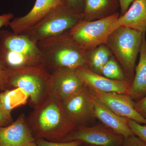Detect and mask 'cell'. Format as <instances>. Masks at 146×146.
Segmentation results:
<instances>
[{"label":"cell","mask_w":146,"mask_h":146,"mask_svg":"<svg viewBox=\"0 0 146 146\" xmlns=\"http://www.w3.org/2000/svg\"><path fill=\"white\" fill-rule=\"evenodd\" d=\"M34 109L27 120L35 138L60 142L75 127L65 115L61 102L52 94Z\"/></svg>","instance_id":"1"},{"label":"cell","mask_w":146,"mask_h":146,"mask_svg":"<svg viewBox=\"0 0 146 146\" xmlns=\"http://www.w3.org/2000/svg\"><path fill=\"white\" fill-rule=\"evenodd\" d=\"M0 60L9 71L46 65L37 43L24 33L6 30L0 31Z\"/></svg>","instance_id":"2"},{"label":"cell","mask_w":146,"mask_h":146,"mask_svg":"<svg viewBox=\"0 0 146 146\" xmlns=\"http://www.w3.org/2000/svg\"><path fill=\"white\" fill-rule=\"evenodd\" d=\"M49 70L61 68H88L85 50L78 45L68 31L37 42Z\"/></svg>","instance_id":"3"},{"label":"cell","mask_w":146,"mask_h":146,"mask_svg":"<svg viewBox=\"0 0 146 146\" xmlns=\"http://www.w3.org/2000/svg\"><path fill=\"white\" fill-rule=\"evenodd\" d=\"M143 33L120 26L109 35L106 43L122 68L126 80L131 84Z\"/></svg>","instance_id":"4"},{"label":"cell","mask_w":146,"mask_h":146,"mask_svg":"<svg viewBox=\"0 0 146 146\" xmlns=\"http://www.w3.org/2000/svg\"><path fill=\"white\" fill-rule=\"evenodd\" d=\"M8 71L9 89L23 90L28 96L33 108L49 94L50 72L46 65Z\"/></svg>","instance_id":"5"},{"label":"cell","mask_w":146,"mask_h":146,"mask_svg":"<svg viewBox=\"0 0 146 146\" xmlns=\"http://www.w3.org/2000/svg\"><path fill=\"white\" fill-rule=\"evenodd\" d=\"M117 12L106 18L93 21H82L68 31L72 39L85 51L106 44L108 36L120 27Z\"/></svg>","instance_id":"6"},{"label":"cell","mask_w":146,"mask_h":146,"mask_svg":"<svg viewBox=\"0 0 146 146\" xmlns=\"http://www.w3.org/2000/svg\"><path fill=\"white\" fill-rule=\"evenodd\" d=\"M82 20V13L65 5L50 13L24 34L37 43L67 32Z\"/></svg>","instance_id":"7"},{"label":"cell","mask_w":146,"mask_h":146,"mask_svg":"<svg viewBox=\"0 0 146 146\" xmlns=\"http://www.w3.org/2000/svg\"><path fill=\"white\" fill-rule=\"evenodd\" d=\"M124 137L103 124L76 126L60 142L80 141L99 146H121Z\"/></svg>","instance_id":"8"},{"label":"cell","mask_w":146,"mask_h":146,"mask_svg":"<svg viewBox=\"0 0 146 146\" xmlns=\"http://www.w3.org/2000/svg\"><path fill=\"white\" fill-rule=\"evenodd\" d=\"M63 111L76 126L91 125L96 119L92 97L85 86L80 91L61 102Z\"/></svg>","instance_id":"9"},{"label":"cell","mask_w":146,"mask_h":146,"mask_svg":"<svg viewBox=\"0 0 146 146\" xmlns=\"http://www.w3.org/2000/svg\"><path fill=\"white\" fill-rule=\"evenodd\" d=\"M92 96L121 117L146 125V119L134 107V100L126 94L105 93L89 89Z\"/></svg>","instance_id":"10"},{"label":"cell","mask_w":146,"mask_h":146,"mask_svg":"<svg viewBox=\"0 0 146 146\" xmlns=\"http://www.w3.org/2000/svg\"><path fill=\"white\" fill-rule=\"evenodd\" d=\"M84 86L75 69L61 68L50 72V94L61 102L80 91Z\"/></svg>","instance_id":"11"},{"label":"cell","mask_w":146,"mask_h":146,"mask_svg":"<svg viewBox=\"0 0 146 146\" xmlns=\"http://www.w3.org/2000/svg\"><path fill=\"white\" fill-rule=\"evenodd\" d=\"M66 0H36L28 13L14 18L9 26L15 33H24L50 13L66 5Z\"/></svg>","instance_id":"12"},{"label":"cell","mask_w":146,"mask_h":146,"mask_svg":"<svg viewBox=\"0 0 146 146\" xmlns=\"http://www.w3.org/2000/svg\"><path fill=\"white\" fill-rule=\"evenodd\" d=\"M35 140L24 114L9 125L0 127V146H27Z\"/></svg>","instance_id":"13"},{"label":"cell","mask_w":146,"mask_h":146,"mask_svg":"<svg viewBox=\"0 0 146 146\" xmlns=\"http://www.w3.org/2000/svg\"><path fill=\"white\" fill-rule=\"evenodd\" d=\"M76 72L85 86L89 89L100 92L127 95L131 84L127 81L108 78L92 72L88 68H78Z\"/></svg>","instance_id":"14"},{"label":"cell","mask_w":146,"mask_h":146,"mask_svg":"<svg viewBox=\"0 0 146 146\" xmlns=\"http://www.w3.org/2000/svg\"><path fill=\"white\" fill-rule=\"evenodd\" d=\"M92 102L96 118L102 124L125 138L134 135L129 127V119L117 115L93 97Z\"/></svg>","instance_id":"15"},{"label":"cell","mask_w":146,"mask_h":146,"mask_svg":"<svg viewBox=\"0 0 146 146\" xmlns=\"http://www.w3.org/2000/svg\"><path fill=\"white\" fill-rule=\"evenodd\" d=\"M118 0H83L82 21H93L109 17L117 12Z\"/></svg>","instance_id":"16"},{"label":"cell","mask_w":146,"mask_h":146,"mask_svg":"<svg viewBox=\"0 0 146 146\" xmlns=\"http://www.w3.org/2000/svg\"><path fill=\"white\" fill-rule=\"evenodd\" d=\"M143 33L140 49V58L135 69V74L127 95L133 100L141 99L146 94V39Z\"/></svg>","instance_id":"17"},{"label":"cell","mask_w":146,"mask_h":146,"mask_svg":"<svg viewBox=\"0 0 146 146\" xmlns=\"http://www.w3.org/2000/svg\"><path fill=\"white\" fill-rule=\"evenodd\" d=\"M118 22L120 26L146 32V0H134Z\"/></svg>","instance_id":"18"},{"label":"cell","mask_w":146,"mask_h":146,"mask_svg":"<svg viewBox=\"0 0 146 146\" xmlns=\"http://www.w3.org/2000/svg\"><path fill=\"white\" fill-rule=\"evenodd\" d=\"M88 69L101 75L103 67L113 56L106 44H102L93 49L85 51Z\"/></svg>","instance_id":"19"},{"label":"cell","mask_w":146,"mask_h":146,"mask_svg":"<svg viewBox=\"0 0 146 146\" xmlns=\"http://www.w3.org/2000/svg\"><path fill=\"white\" fill-rule=\"evenodd\" d=\"M28 99V96L23 90L18 88L0 92V108L7 116L12 117V110L25 104Z\"/></svg>","instance_id":"20"},{"label":"cell","mask_w":146,"mask_h":146,"mask_svg":"<svg viewBox=\"0 0 146 146\" xmlns=\"http://www.w3.org/2000/svg\"><path fill=\"white\" fill-rule=\"evenodd\" d=\"M101 75L111 79L127 81L122 68L113 55L103 67Z\"/></svg>","instance_id":"21"},{"label":"cell","mask_w":146,"mask_h":146,"mask_svg":"<svg viewBox=\"0 0 146 146\" xmlns=\"http://www.w3.org/2000/svg\"><path fill=\"white\" fill-rule=\"evenodd\" d=\"M36 146H78L84 143L82 141H76L69 142H54L40 138H35Z\"/></svg>","instance_id":"22"},{"label":"cell","mask_w":146,"mask_h":146,"mask_svg":"<svg viewBox=\"0 0 146 146\" xmlns=\"http://www.w3.org/2000/svg\"><path fill=\"white\" fill-rule=\"evenodd\" d=\"M129 125L134 135L146 143V125L129 120Z\"/></svg>","instance_id":"23"},{"label":"cell","mask_w":146,"mask_h":146,"mask_svg":"<svg viewBox=\"0 0 146 146\" xmlns=\"http://www.w3.org/2000/svg\"><path fill=\"white\" fill-rule=\"evenodd\" d=\"M9 89V74L7 70L0 60V92Z\"/></svg>","instance_id":"24"},{"label":"cell","mask_w":146,"mask_h":146,"mask_svg":"<svg viewBox=\"0 0 146 146\" xmlns=\"http://www.w3.org/2000/svg\"><path fill=\"white\" fill-rule=\"evenodd\" d=\"M121 146H146V143L135 135L124 138Z\"/></svg>","instance_id":"25"},{"label":"cell","mask_w":146,"mask_h":146,"mask_svg":"<svg viewBox=\"0 0 146 146\" xmlns=\"http://www.w3.org/2000/svg\"><path fill=\"white\" fill-rule=\"evenodd\" d=\"M134 107L137 112L146 119V94L141 99L134 102Z\"/></svg>","instance_id":"26"},{"label":"cell","mask_w":146,"mask_h":146,"mask_svg":"<svg viewBox=\"0 0 146 146\" xmlns=\"http://www.w3.org/2000/svg\"><path fill=\"white\" fill-rule=\"evenodd\" d=\"M66 5L76 11L82 13L83 0H66Z\"/></svg>","instance_id":"27"},{"label":"cell","mask_w":146,"mask_h":146,"mask_svg":"<svg viewBox=\"0 0 146 146\" xmlns=\"http://www.w3.org/2000/svg\"><path fill=\"white\" fill-rule=\"evenodd\" d=\"M13 14L11 13H5L0 16V29L3 27L9 26V24L13 20Z\"/></svg>","instance_id":"28"},{"label":"cell","mask_w":146,"mask_h":146,"mask_svg":"<svg viewBox=\"0 0 146 146\" xmlns=\"http://www.w3.org/2000/svg\"><path fill=\"white\" fill-rule=\"evenodd\" d=\"M13 121L12 117L7 116L0 108V127L8 125Z\"/></svg>","instance_id":"29"},{"label":"cell","mask_w":146,"mask_h":146,"mask_svg":"<svg viewBox=\"0 0 146 146\" xmlns=\"http://www.w3.org/2000/svg\"><path fill=\"white\" fill-rule=\"evenodd\" d=\"M120 8V16H122L127 11L134 0H118Z\"/></svg>","instance_id":"30"},{"label":"cell","mask_w":146,"mask_h":146,"mask_svg":"<svg viewBox=\"0 0 146 146\" xmlns=\"http://www.w3.org/2000/svg\"><path fill=\"white\" fill-rule=\"evenodd\" d=\"M78 146H99L95 145H90V144L83 143L80 145Z\"/></svg>","instance_id":"31"},{"label":"cell","mask_w":146,"mask_h":146,"mask_svg":"<svg viewBox=\"0 0 146 146\" xmlns=\"http://www.w3.org/2000/svg\"><path fill=\"white\" fill-rule=\"evenodd\" d=\"M27 146H36V143H35V141L33 143H31L29 144Z\"/></svg>","instance_id":"32"}]
</instances>
